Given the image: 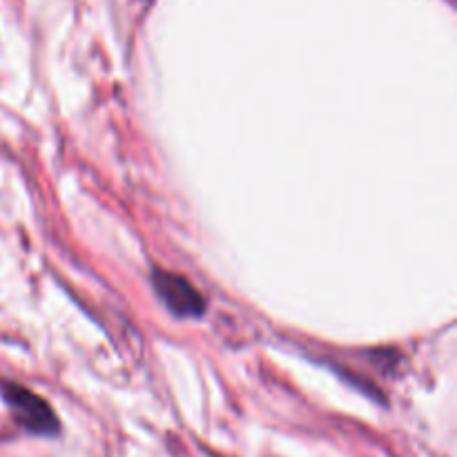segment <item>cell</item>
Masks as SVG:
<instances>
[{
    "mask_svg": "<svg viewBox=\"0 0 457 457\" xmlns=\"http://www.w3.org/2000/svg\"><path fill=\"white\" fill-rule=\"evenodd\" d=\"M0 397L12 411L13 420L22 431L38 437H56L61 433V420L54 413L49 402L38 393L18 382H0Z\"/></svg>",
    "mask_w": 457,
    "mask_h": 457,
    "instance_id": "obj_1",
    "label": "cell"
},
{
    "mask_svg": "<svg viewBox=\"0 0 457 457\" xmlns=\"http://www.w3.org/2000/svg\"><path fill=\"white\" fill-rule=\"evenodd\" d=\"M152 286L163 306L177 317H201L205 312V299L186 277L170 270H152Z\"/></svg>",
    "mask_w": 457,
    "mask_h": 457,
    "instance_id": "obj_2",
    "label": "cell"
}]
</instances>
